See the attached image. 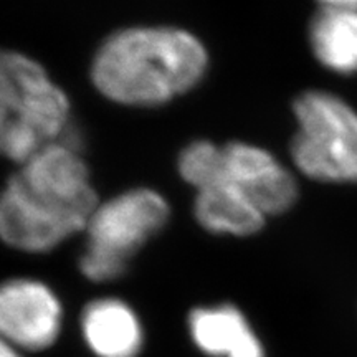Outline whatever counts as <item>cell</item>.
Listing matches in <instances>:
<instances>
[{"instance_id": "cell-7", "label": "cell", "mask_w": 357, "mask_h": 357, "mask_svg": "<svg viewBox=\"0 0 357 357\" xmlns=\"http://www.w3.org/2000/svg\"><path fill=\"white\" fill-rule=\"evenodd\" d=\"M61 305L42 281L13 278L0 283V336L17 349L40 351L56 341Z\"/></svg>"}, {"instance_id": "cell-13", "label": "cell", "mask_w": 357, "mask_h": 357, "mask_svg": "<svg viewBox=\"0 0 357 357\" xmlns=\"http://www.w3.org/2000/svg\"><path fill=\"white\" fill-rule=\"evenodd\" d=\"M0 357H22L20 351L0 336Z\"/></svg>"}, {"instance_id": "cell-8", "label": "cell", "mask_w": 357, "mask_h": 357, "mask_svg": "<svg viewBox=\"0 0 357 357\" xmlns=\"http://www.w3.org/2000/svg\"><path fill=\"white\" fill-rule=\"evenodd\" d=\"M189 329L195 346L212 357H265L248 321L231 305L192 311Z\"/></svg>"}, {"instance_id": "cell-11", "label": "cell", "mask_w": 357, "mask_h": 357, "mask_svg": "<svg viewBox=\"0 0 357 357\" xmlns=\"http://www.w3.org/2000/svg\"><path fill=\"white\" fill-rule=\"evenodd\" d=\"M310 43L321 65L336 73L357 71V10L321 7L310 25Z\"/></svg>"}, {"instance_id": "cell-9", "label": "cell", "mask_w": 357, "mask_h": 357, "mask_svg": "<svg viewBox=\"0 0 357 357\" xmlns=\"http://www.w3.org/2000/svg\"><path fill=\"white\" fill-rule=\"evenodd\" d=\"M82 328L84 341L98 357H136L144 339L136 312L113 298L89 303Z\"/></svg>"}, {"instance_id": "cell-4", "label": "cell", "mask_w": 357, "mask_h": 357, "mask_svg": "<svg viewBox=\"0 0 357 357\" xmlns=\"http://www.w3.org/2000/svg\"><path fill=\"white\" fill-rule=\"evenodd\" d=\"M178 172L195 189L215 181L234 185L265 217L287 212L298 197L293 174L268 151L245 142H192L178 155Z\"/></svg>"}, {"instance_id": "cell-6", "label": "cell", "mask_w": 357, "mask_h": 357, "mask_svg": "<svg viewBox=\"0 0 357 357\" xmlns=\"http://www.w3.org/2000/svg\"><path fill=\"white\" fill-rule=\"evenodd\" d=\"M294 166L321 182L357 181V113L333 93L306 91L293 105Z\"/></svg>"}, {"instance_id": "cell-12", "label": "cell", "mask_w": 357, "mask_h": 357, "mask_svg": "<svg viewBox=\"0 0 357 357\" xmlns=\"http://www.w3.org/2000/svg\"><path fill=\"white\" fill-rule=\"evenodd\" d=\"M321 7L329 8H347V10H357V0H318Z\"/></svg>"}, {"instance_id": "cell-5", "label": "cell", "mask_w": 357, "mask_h": 357, "mask_svg": "<svg viewBox=\"0 0 357 357\" xmlns=\"http://www.w3.org/2000/svg\"><path fill=\"white\" fill-rule=\"evenodd\" d=\"M167 200L153 189L137 187L98 204L86 223L82 273L91 281L119 278L134 253L166 227Z\"/></svg>"}, {"instance_id": "cell-2", "label": "cell", "mask_w": 357, "mask_h": 357, "mask_svg": "<svg viewBox=\"0 0 357 357\" xmlns=\"http://www.w3.org/2000/svg\"><path fill=\"white\" fill-rule=\"evenodd\" d=\"M208 55L202 42L172 26H132L98 48L91 79L108 100L126 106H159L204 78Z\"/></svg>"}, {"instance_id": "cell-1", "label": "cell", "mask_w": 357, "mask_h": 357, "mask_svg": "<svg viewBox=\"0 0 357 357\" xmlns=\"http://www.w3.org/2000/svg\"><path fill=\"white\" fill-rule=\"evenodd\" d=\"M98 204L79 151L52 142L20 164L0 192V240L22 252H50L84 231Z\"/></svg>"}, {"instance_id": "cell-10", "label": "cell", "mask_w": 357, "mask_h": 357, "mask_svg": "<svg viewBox=\"0 0 357 357\" xmlns=\"http://www.w3.org/2000/svg\"><path fill=\"white\" fill-rule=\"evenodd\" d=\"M195 190L194 213L204 229L213 234L238 236L253 235L261 230L266 217L234 185L215 181Z\"/></svg>"}, {"instance_id": "cell-3", "label": "cell", "mask_w": 357, "mask_h": 357, "mask_svg": "<svg viewBox=\"0 0 357 357\" xmlns=\"http://www.w3.org/2000/svg\"><path fill=\"white\" fill-rule=\"evenodd\" d=\"M70 101L38 61L0 50V155L20 166L70 128Z\"/></svg>"}]
</instances>
